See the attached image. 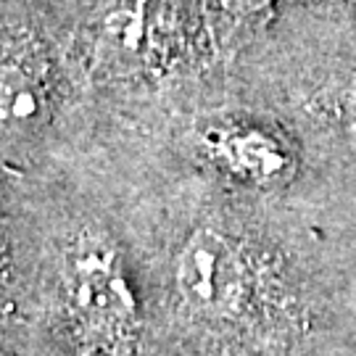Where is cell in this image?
I'll list each match as a JSON object with an SVG mask.
<instances>
[{
    "label": "cell",
    "mask_w": 356,
    "mask_h": 356,
    "mask_svg": "<svg viewBox=\"0 0 356 356\" xmlns=\"http://www.w3.org/2000/svg\"><path fill=\"white\" fill-rule=\"evenodd\" d=\"M169 0H92L85 40L92 64L111 72L159 69L175 48Z\"/></svg>",
    "instance_id": "6da1fadb"
},
{
    "label": "cell",
    "mask_w": 356,
    "mask_h": 356,
    "mask_svg": "<svg viewBox=\"0 0 356 356\" xmlns=\"http://www.w3.org/2000/svg\"><path fill=\"white\" fill-rule=\"evenodd\" d=\"M64 282L74 312L88 322L95 338L132 314V296L116 251L95 232H82L72 241L64 259Z\"/></svg>",
    "instance_id": "7a4b0ae2"
},
{
    "label": "cell",
    "mask_w": 356,
    "mask_h": 356,
    "mask_svg": "<svg viewBox=\"0 0 356 356\" xmlns=\"http://www.w3.org/2000/svg\"><path fill=\"white\" fill-rule=\"evenodd\" d=\"M51 103V64L40 42L19 26H0V129L42 122Z\"/></svg>",
    "instance_id": "3957f363"
},
{
    "label": "cell",
    "mask_w": 356,
    "mask_h": 356,
    "mask_svg": "<svg viewBox=\"0 0 356 356\" xmlns=\"http://www.w3.org/2000/svg\"><path fill=\"white\" fill-rule=\"evenodd\" d=\"M177 285L185 301L209 314L232 309L241 296L243 275L235 248L216 229H198L182 245L177 259Z\"/></svg>",
    "instance_id": "277c9868"
},
{
    "label": "cell",
    "mask_w": 356,
    "mask_h": 356,
    "mask_svg": "<svg viewBox=\"0 0 356 356\" xmlns=\"http://www.w3.org/2000/svg\"><path fill=\"white\" fill-rule=\"evenodd\" d=\"M211 151L229 172L254 182H272L288 172V156L272 135L256 127H227L211 135Z\"/></svg>",
    "instance_id": "5b68a950"
},
{
    "label": "cell",
    "mask_w": 356,
    "mask_h": 356,
    "mask_svg": "<svg viewBox=\"0 0 356 356\" xmlns=\"http://www.w3.org/2000/svg\"><path fill=\"white\" fill-rule=\"evenodd\" d=\"M341 111H343V116H346V124H348L351 132L356 135V79L341 92Z\"/></svg>",
    "instance_id": "8992f818"
},
{
    "label": "cell",
    "mask_w": 356,
    "mask_h": 356,
    "mask_svg": "<svg viewBox=\"0 0 356 356\" xmlns=\"http://www.w3.org/2000/svg\"><path fill=\"white\" fill-rule=\"evenodd\" d=\"M227 8H251L256 0H222Z\"/></svg>",
    "instance_id": "52a82bcc"
},
{
    "label": "cell",
    "mask_w": 356,
    "mask_h": 356,
    "mask_svg": "<svg viewBox=\"0 0 356 356\" xmlns=\"http://www.w3.org/2000/svg\"><path fill=\"white\" fill-rule=\"evenodd\" d=\"M332 3H348V0H332Z\"/></svg>",
    "instance_id": "ba28073f"
}]
</instances>
